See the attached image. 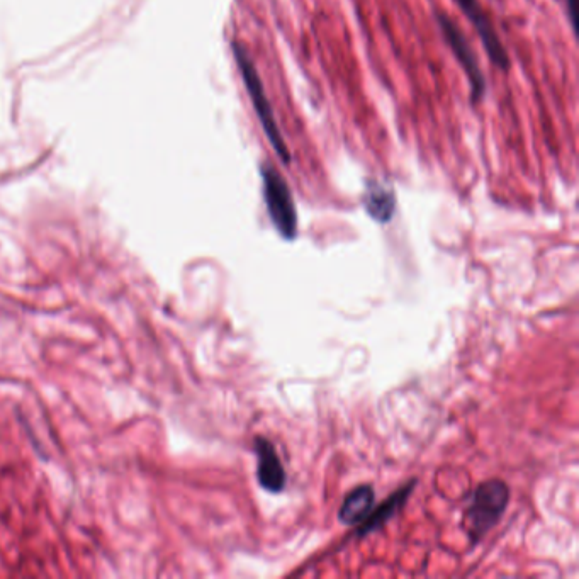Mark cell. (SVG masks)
<instances>
[{
	"label": "cell",
	"instance_id": "6da1fadb",
	"mask_svg": "<svg viewBox=\"0 0 579 579\" xmlns=\"http://www.w3.org/2000/svg\"><path fill=\"white\" fill-rule=\"evenodd\" d=\"M231 51H233L238 74L242 77L248 99L252 102L253 111H255V116L259 119L265 138L269 140L270 147L274 148L277 157L281 158L282 164L291 165L293 155H291V150L287 147L284 135H282L281 128H279L276 114H274V107H272V102L267 97L264 80L260 77L259 68H257L255 60H253L252 53L248 51L247 46L243 45L240 40L231 41Z\"/></svg>",
	"mask_w": 579,
	"mask_h": 579
},
{
	"label": "cell",
	"instance_id": "7a4b0ae2",
	"mask_svg": "<svg viewBox=\"0 0 579 579\" xmlns=\"http://www.w3.org/2000/svg\"><path fill=\"white\" fill-rule=\"evenodd\" d=\"M260 179L265 209L272 225L284 240H294L298 237V209L286 177L277 167L264 162L260 165Z\"/></svg>",
	"mask_w": 579,
	"mask_h": 579
},
{
	"label": "cell",
	"instance_id": "3957f363",
	"mask_svg": "<svg viewBox=\"0 0 579 579\" xmlns=\"http://www.w3.org/2000/svg\"><path fill=\"white\" fill-rule=\"evenodd\" d=\"M510 503V488L501 479H490L474 491L471 506L467 508L464 525L474 544L498 525Z\"/></svg>",
	"mask_w": 579,
	"mask_h": 579
},
{
	"label": "cell",
	"instance_id": "277c9868",
	"mask_svg": "<svg viewBox=\"0 0 579 579\" xmlns=\"http://www.w3.org/2000/svg\"><path fill=\"white\" fill-rule=\"evenodd\" d=\"M435 21L439 26L440 34L444 36L445 43L449 46L457 63L461 65L462 72L469 82V99L474 106H478L486 96V77L481 70L478 55L474 51L471 41L467 40L466 34L459 28V24L445 12H435Z\"/></svg>",
	"mask_w": 579,
	"mask_h": 579
},
{
	"label": "cell",
	"instance_id": "5b68a950",
	"mask_svg": "<svg viewBox=\"0 0 579 579\" xmlns=\"http://www.w3.org/2000/svg\"><path fill=\"white\" fill-rule=\"evenodd\" d=\"M454 2L478 34L479 40L483 43L484 51L488 55V60L498 70L506 74L512 68V60H510L508 50L501 41L500 33L496 31L495 24L488 16V12L484 11L481 0H454Z\"/></svg>",
	"mask_w": 579,
	"mask_h": 579
},
{
	"label": "cell",
	"instance_id": "8992f818",
	"mask_svg": "<svg viewBox=\"0 0 579 579\" xmlns=\"http://www.w3.org/2000/svg\"><path fill=\"white\" fill-rule=\"evenodd\" d=\"M255 454H257V479H259L260 486L269 493L284 491L287 483L286 471L274 444L265 437H257Z\"/></svg>",
	"mask_w": 579,
	"mask_h": 579
},
{
	"label": "cell",
	"instance_id": "52a82bcc",
	"mask_svg": "<svg viewBox=\"0 0 579 579\" xmlns=\"http://www.w3.org/2000/svg\"><path fill=\"white\" fill-rule=\"evenodd\" d=\"M396 192L388 182L379 179H367L362 192V208L372 220L386 225L393 220L396 213Z\"/></svg>",
	"mask_w": 579,
	"mask_h": 579
},
{
	"label": "cell",
	"instance_id": "ba28073f",
	"mask_svg": "<svg viewBox=\"0 0 579 579\" xmlns=\"http://www.w3.org/2000/svg\"><path fill=\"white\" fill-rule=\"evenodd\" d=\"M374 501H376V493L371 484H360L345 496L340 513H338L340 522L345 525H360L372 512Z\"/></svg>",
	"mask_w": 579,
	"mask_h": 579
},
{
	"label": "cell",
	"instance_id": "9c48e42d",
	"mask_svg": "<svg viewBox=\"0 0 579 579\" xmlns=\"http://www.w3.org/2000/svg\"><path fill=\"white\" fill-rule=\"evenodd\" d=\"M413 488H415V481H411L408 486L396 491L393 496H389L388 500L381 503V506H377L376 510L369 513L366 520L360 523L357 535L364 537V535L371 534L374 530L381 529L389 518L400 512L401 506L405 505V501L408 500Z\"/></svg>",
	"mask_w": 579,
	"mask_h": 579
},
{
	"label": "cell",
	"instance_id": "30bf717a",
	"mask_svg": "<svg viewBox=\"0 0 579 579\" xmlns=\"http://www.w3.org/2000/svg\"><path fill=\"white\" fill-rule=\"evenodd\" d=\"M574 4H576V0H566V9H568V19L569 24H571V28H576V24H574Z\"/></svg>",
	"mask_w": 579,
	"mask_h": 579
}]
</instances>
